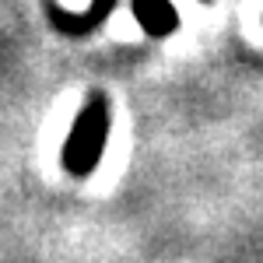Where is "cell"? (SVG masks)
I'll return each instance as SVG.
<instances>
[{
    "instance_id": "1",
    "label": "cell",
    "mask_w": 263,
    "mask_h": 263,
    "mask_svg": "<svg viewBox=\"0 0 263 263\" xmlns=\"http://www.w3.org/2000/svg\"><path fill=\"white\" fill-rule=\"evenodd\" d=\"M105 137H109V102L95 91L84 102V109L78 112L74 130H70V137L63 144V168L74 172V176H88L102 162Z\"/></svg>"
},
{
    "instance_id": "2",
    "label": "cell",
    "mask_w": 263,
    "mask_h": 263,
    "mask_svg": "<svg viewBox=\"0 0 263 263\" xmlns=\"http://www.w3.org/2000/svg\"><path fill=\"white\" fill-rule=\"evenodd\" d=\"M134 18L147 35H168L179 25V14L168 0H134Z\"/></svg>"
},
{
    "instance_id": "3",
    "label": "cell",
    "mask_w": 263,
    "mask_h": 263,
    "mask_svg": "<svg viewBox=\"0 0 263 263\" xmlns=\"http://www.w3.org/2000/svg\"><path fill=\"white\" fill-rule=\"evenodd\" d=\"M112 4H116V0H91L84 14H70V18H63V14H57V25H60L63 32H70V35H88L91 28H99L102 21L109 18Z\"/></svg>"
}]
</instances>
